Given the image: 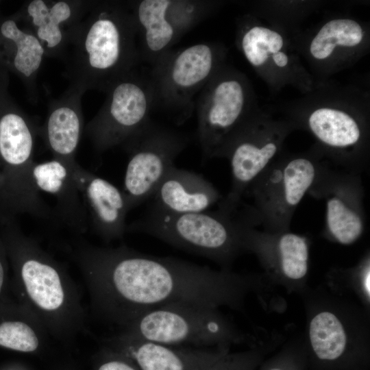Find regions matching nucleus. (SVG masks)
<instances>
[{
  "instance_id": "nucleus-1",
  "label": "nucleus",
  "mask_w": 370,
  "mask_h": 370,
  "mask_svg": "<svg viewBox=\"0 0 370 370\" xmlns=\"http://www.w3.org/2000/svg\"><path fill=\"white\" fill-rule=\"evenodd\" d=\"M93 307L122 328L150 310L173 304L213 308L231 292V279L173 257L145 254L127 246H83L74 254Z\"/></svg>"
},
{
  "instance_id": "nucleus-2",
  "label": "nucleus",
  "mask_w": 370,
  "mask_h": 370,
  "mask_svg": "<svg viewBox=\"0 0 370 370\" xmlns=\"http://www.w3.org/2000/svg\"><path fill=\"white\" fill-rule=\"evenodd\" d=\"M71 86L106 92L141 62L128 3L88 1L62 56Z\"/></svg>"
},
{
  "instance_id": "nucleus-3",
  "label": "nucleus",
  "mask_w": 370,
  "mask_h": 370,
  "mask_svg": "<svg viewBox=\"0 0 370 370\" xmlns=\"http://www.w3.org/2000/svg\"><path fill=\"white\" fill-rule=\"evenodd\" d=\"M18 243V272L28 311L58 339L81 328L84 312L64 267L30 238Z\"/></svg>"
},
{
  "instance_id": "nucleus-4",
  "label": "nucleus",
  "mask_w": 370,
  "mask_h": 370,
  "mask_svg": "<svg viewBox=\"0 0 370 370\" xmlns=\"http://www.w3.org/2000/svg\"><path fill=\"white\" fill-rule=\"evenodd\" d=\"M245 224L221 210L175 214L152 206L127 225V232L146 234L186 251L219 260L243 242Z\"/></svg>"
},
{
  "instance_id": "nucleus-5",
  "label": "nucleus",
  "mask_w": 370,
  "mask_h": 370,
  "mask_svg": "<svg viewBox=\"0 0 370 370\" xmlns=\"http://www.w3.org/2000/svg\"><path fill=\"white\" fill-rule=\"evenodd\" d=\"M222 57L219 47L206 42L170 50L149 70L155 107L175 124L184 123L201 90L221 69Z\"/></svg>"
},
{
  "instance_id": "nucleus-6",
  "label": "nucleus",
  "mask_w": 370,
  "mask_h": 370,
  "mask_svg": "<svg viewBox=\"0 0 370 370\" xmlns=\"http://www.w3.org/2000/svg\"><path fill=\"white\" fill-rule=\"evenodd\" d=\"M106 93L104 103L84 127L99 153L125 144L150 120L155 107L150 71L146 73L138 66L114 83Z\"/></svg>"
},
{
  "instance_id": "nucleus-7",
  "label": "nucleus",
  "mask_w": 370,
  "mask_h": 370,
  "mask_svg": "<svg viewBox=\"0 0 370 370\" xmlns=\"http://www.w3.org/2000/svg\"><path fill=\"white\" fill-rule=\"evenodd\" d=\"M119 336L162 345L203 348L228 336L213 308L173 304L147 311L123 328Z\"/></svg>"
},
{
  "instance_id": "nucleus-8",
  "label": "nucleus",
  "mask_w": 370,
  "mask_h": 370,
  "mask_svg": "<svg viewBox=\"0 0 370 370\" xmlns=\"http://www.w3.org/2000/svg\"><path fill=\"white\" fill-rule=\"evenodd\" d=\"M188 138L151 119L121 147L128 156L122 190L129 211L151 198Z\"/></svg>"
},
{
  "instance_id": "nucleus-9",
  "label": "nucleus",
  "mask_w": 370,
  "mask_h": 370,
  "mask_svg": "<svg viewBox=\"0 0 370 370\" xmlns=\"http://www.w3.org/2000/svg\"><path fill=\"white\" fill-rule=\"evenodd\" d=\"M248 94L236 73L220 69L198 96L197 136L204 157L221 156L232 138L246 125Z\"/></svg>"
},
{
  "instance_id": "nucleus-10",
  "label": "nucleus",
  "mask_w": 370,
  "mask_h": 370,
  "mask_svg": "<svg viewBox=\"0 0 370 370\" xmlns=\"http://www.w3.org/2000/svg\"><path fill=\"white\" fill-rule=\"evenodd\" d=\"M137 29L140 60L155 65L188 30L208 14L203 1L141 0L128 2Z\"/></svg>"
},
{
  "instance_id": "nucleus-11",
  "label": "nucleus",
  "mask_w": 370,
  "mask_h": 370,
  "mask_svg": "<svg viewBox=\"0 0 370 370\" xmlns=\"http://www.w3.org/2000/svg\"><path fill=\"white\" fill-rule=\"evenodd\" d=\"M38 132L32 120L19 112H7L0 117V156L12 171L13 201L19 210L40 218L48 206L32 175Z\"/></svg>"
},
{
  "instance_id": "nucleus-12",
  "label": "nucleus",
  "mask_w": 370,
  "mask_h": 370,
  "mask_svg": "<svg viewBox=\"0 0 370 370\" xmlns=\"http://www.w3.org/2000/svg\"><path fill=\"white\" fill-rule=\"evenodd\" d=\"M72 173L94 232L106 242L121 239L127 232L125 219L129 212L122 190L77 162L72 167Z\"/></svg>"
},
{
  "instance_id": "nucleus-13",
  "label": "nucleus",
  "mask_w": 370,
  "mask_h": 370,
  "mask_svg": "<svg viewBox=\"0 0 370 370\" xmlns=\"http://www.w3.org/2000/svg\"><path fill=\"white\" fill-rule=\"evenodd\" d=\"M317 175V169L312 160L294 158L271 169L263 182L256 181L253 184H256L254 193L258 201L263 200L271 220L284 224L311 188Z\"/></svg>"
},
{
  "instance_id": "nucleus-14",
  "label": "nucleus",
  "mask_w": 370,
  "mask_h": 370,
  "mask_svg": "<svg viewBox=\"0 0 370 370\" xmlns=\"http://www.w3.org/2000/svg\"><path fill=\"white\" fill-rule=\"evenodd\" d=\"M87 3L88 1L32 0L26 3L23 8L26 28L40 42L46 57L62 58Z\"/></svg>"
},
{
  "instance_id": "nucleus-15",
  "label": "nucleus",
  "mask_w": 370,
  "mask_h": 370,
  "mask_svg": "<svg viewBox=\"0 0 370 370\" xmlns=\"http://www.w3.org/2000/svg\"><path fill=\"white\" fill-rule=\"evenodd\" d=\"M116 351L130 358L140 370H206L223 352L177 347L116 335L106 339Z\"/></svg>"
},
{
  "instance_id": "nucleus-16",
  "label": "nucleus",
  "mask_w": 370,
  "mask_h": 370,
  "mask_svg": "<svg viewBox=\"0 0 370 370\" xmlns=\"http://www.w3.org/2000/svg\"><path fill=\"white\" fill-rule=\"evenodd\" d=\"M84 92L73 86L52 101L41 129L47 147L53 158L72 167L84 130L82 97Z\"/></svg>"
},
{
  "instance_id": "nucleus-17",
  "label": "nucleus",
  "mask_w": 370,
  "mask_h": 370,
  "mask_svg": "<svg viewBox=\"0 0 370 370\" xmlns=\"http://www.w3.org/2000/svg\"><path fill=\"white\" fill-rule=\"evenodd\" d=\"M153 207L162 211L191 213L208 210L221 195L202 175L173 166L153 195Z\"/></svg>"
},
{
  "instance_id": "nucleus-18",
  "label": "nucleus",
  "mask_w": 370,
  "mask_h": 370,
  "mask_svg": "<svg viewBox=\"0 0 370 370\" xmlns=\"http://www.w3.org/2000/svg\"><path fill=\"white\" fill-rule=\"evenodd\" d=\"M72 167L53 158L35 162L32 175L38 192L50 195L54 199L58 217L73 230L84 232L88 226V218Z\"/></svg>"
},
{
  "instance_id": "nucleus-19",
  "label": "nucleus",
  "mask_w": 370,
  "mask_h": 370,
  "mask_svg": "<svg viewBox=\"0 0 370 370\" xmlns=\"http://www.w3.org/2000/svg\"><path fill=\"white\" fill-rule=\"evenodd\" d=\"M312 134L323 145L336 149L356 146L362 138V129L347 112L329 107L313 110L308 118Z\"/></svg>"
},
{
  "instance_id": "nucleus-20",
  "label": "nucleus",
  "mask_w": 370,
  "mask_h": 370,
  "mask_svg": "<svg viewBox=\"0 0 370 370\" xmlns=\"http://www.w3.org/2000/svg\"><path fill=\"white\" fill-rule=\"evenodd\" d=\"M239 46L247 61L258 69L271 66L285 69L290 64L284 37L277 31L262 25L243 29Z\"/></svg>"
},
{
  "instance_id": "nucleus-21",
  "label": "nucleus",
  "mask_w": 370,
  "mask_h": 370,
  "mask_svg": "<svg viewBox=\"0 0 370 370\" xmlns=\"http://www.w3.org/2000/svg\"><path fill=\"white\" fill-rule=\"evenodd\" d=\"M309 337L312 352L319 361L335 363L344 357L346 334L341 322L333 313L324 311L315 315L310 323Z\"/></svg>"
},
{
  "instance_id": "nucleus-22",
  "label": "nucleus",
  "mask_w": 370,
  "mask_h": 370,
  "mask_svg": "<svg viewBox=\"0 0 370 370\" xmlns=\"http://www.w3.org/2000/svg\"><path fill=\"white\" fill-rule=\"evenodd\" d=\"M362 26L350 18H336L325 23L310 42L309 50L316 60L330 58L339 48L358 46L363 40Z\"/></svg>"
},
{
  "instance_id": "nucleus-23",
  "label": "nucleus",
  "mask_w": 370,
  "mask_h": 370,
  "mask_svg": "<svg viewBox=\"0 0 370 370\" xmlns=\"http://www.w3.org/2000/svg\"><path fill=\"white\" fill-rule=\"evenodd\" d=\"M326 225L338 243L350 245L362 235L364 221L360 212L343 193L336 192L326 199Z\"/></svg>"
},
{
  "instance_id": "nucleus-24",
  "label": "nucleus",
  "mask_w": 370,
  "mask_h": 370,
  "mask_svg": "<svg viewBox=\"0 0 370 370\" xmlns=\"http://www.w3.org/2000/svg\"><path fill=\"white\" fill-rule=\"evenodd\" d=\"M42 325L34 317L0 323V346L21 352L36 351L43 340Z\"/></svg>"
},
{
  "instance_id": "nucleus-25",
  "label": "nucleus",
  "mask_w": 370,
  "mask_h": 370,
  "mask_svg": "<svg viewBox=\"0 0 370 370\" xmlns=\"http://www.w3.org/2000/svg\"><path fill=\"white\" fill-rule=\"evenodd\" d=\"M280 264L284 275L292 280L303 278L308 271L306 239L297 234L284 233L278 241Z\"/></svg>"
},
{
  "instance_id": "nucleus-26",
  "label": "nucleus",
  "mask_w": 370,
  "mask_h": 370,
  "mask_svg": "<svg viewBox=\"0 0 370 370\" xmlns=\"http://www.w3.org/2000/svg\"><path fill=\"white\" fill-rule=\"evenodd\" d=\"M251 364L246 356H228L223 354L206 370H250Z\"/></svg>"
},
{
  "instance_id": "nucleus-27",
  "label": "nucleus",
  "mask_w": 370,
  "mask_h": 370,
  "mask_svg": "<svg viewBox=\"0 0 370 370\" xmlns=\"http://www.w3.org/2000/svg\"><path fill=\"white\" fill-rule=\"evenodd\" d=\"M97 370H140L127 356L116 351L109 359L103 362Z\"/></svg>"
},
{
  "instance_id": "nucleus-28",
  "label": "nucleus",
  "mask_w": 370,
  "mask_h": 370,
  "mask_svg": "<svg viewBox=\"0 0 370 370\" xmlns=\"http://www.w3.org/2000/svg\"><path fill=\"white\" fill-rule=\"evenodd\" d=\"M370 274H369V268L366 270L365 274L364 275V288L366 291L367 295L369 296L370 294V287H369V281H370Z\"/></svg>"
},
{
  "instance_id": "nucleus-29",
  "label": "nucleus",
  "mask_w": 370,
  "mask_h": 370,
  "mask_svg": "<svg viewBox=\"0 0 370 370\" xmlns=\"http://www.w3.org/2000/svg\"><path fill=\"white\" fill-rule=\"evenodd\" d=\"M287 366L282 364H276L269 366L265 370H293L291 368H288Z\"/></svg>"
},
{
  "instance_id": "nucleus-30",
  "label": "nucleus",
  "mask_w": 370,
  "mask_h": 370,
  "mask_svg": "<svg viewBox=\"0 0 370 370\" xmlns=\"http://www.w3.org/2000/svg\"><path fill=\"white\" fill-rule=\"evenodd\" d=\"M5 272L1 260H0V294L4 284Z\"/></svg>"
}]
</instances>
